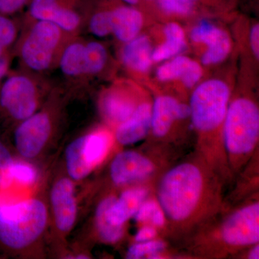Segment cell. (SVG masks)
Wrapping results in <instances>:
<instances>
[{
  "label": "cell",
  "mask_w": 259,
  "mask_h": 259,
  "mask_svg": "<svg viewBox=\"0 0 259 259\" xmlns=\"http://www.w3.org/2000/svg\"><path fill=\"white\" fill-rule=\"evenodd\" d=\"M73 36L55 24L25 17L13 56L20 68L45 75L57 69L61 54Z\"/></svg>",
  "instance_id": "6da1fadb"
},
{
  "label": "cell",
  "mask_w": 259,
  "mask_h": 259,
  "mask_svg": "<svg viewBox=\"0 0 259 259\" xmlns=\"http://www.w3.org/2000/svg\"><path fill=\"white\" fill-rule=\"evenodd\" d=\"M49 221L47 204L35 196L0 201V245L10 253L30 250L42 239Z\"/></svg>",
  "instance_id": "7a4b0ae2"
},
{
  "label": "cell",
  "mask_w": 259,
  "mask_h": 259,
  "mask_svg": "<svg viewBox=\"0 0 259 259\" xmlns=\"http://www.w3.org/2000/svg\"><path fill=\"white\" fill-rule=\"evenodd\" d=\"M68 94L54 87L37 111L17 124L14 142L17 152L25 160L38 157L59 132Z\"/></svg>",
  "instance_id": "3957f363"
},
{
  "label": "cell",
  "mask_w": 259,
  "mask_h": 259,
  "mask_svg": "<svg viewBox=\"0 0 259 259\" xmlns=\"http://www.w3.org/2000/svg\"><path fill=\"white\" fill-rule=\"evenodd\" d=\"M54 87L45 75L10 69L0 88V115L16 125L40 108Z\"/></svg>",
  "instance_id": "277c9868"
},
{
  "label": "cell",
  "mask_w": 259,
  "mask_h": 259,
  "mask_svg": "<svg viewBox=\"0 0 259 259\" xmlns=\"http://www.w3.org/2000/svg\"><path fill=\"white\" fill-rule=\"evenodd\" d=\"M203 188L197 166L184 163L168 172L158 187V200L163 212L175 221H185L198 204Z\"/></svg>",
  "instance_id": "5b68a950"
},
{
  "label": "cell",
  "mask_w": 259,
  "mask_h": 259,
  "mask_svg": "<svg viewBox=\"0 0 259 259\" xmlns=\"http://www.w3.org/2000/svg\"><path fill=\"white\" fill-rule=\"evenodd\" d=\"M109 61L107 48L102 42L74 35L61 54L57 69L70 89L83 88L90 80L106 69Z\"/></svg>",
  "instance_id": "8992f818"
},
{
  "label": "cell",
  "mask_w": 259,
  "mask_h": 259,
  "mask_svg": "<svg viewBox=\"0 0 259 259\" xmlns=\"http://www.w3.org/2000/svg\"><path fill=\"white\" fill-rule=\"evenodd\" d=\"M113 143L112 135L97 127L70 143L65 151L68 176L74 182L84 180L107 157Z\"/></svg>",
  "instance_id": "52a82bcc"
},
{
  "label": "cell",
  "mask_w": 259,
  "mask_h": 259,
  "mask_svg": "<svg viewBox=\"0 0 259 259\" xmlns=\"http://www.w3.org/2000/svg\"><path fill=\"white\" fill-rule=\"evenodd\" d=\"M224 137L227 149L233 154L250 152L259 134L258 107L248 99H237L227 110Z\"/></svg>",
  "instance_id": "ba28073f"
},
{
  "label": "cell",
  "mask_w": 259,
  "mask_h": 259,
  "mask_svg": "<svg viewBox=\"0 0 259 259\" xmlns=\"http://www.w3.org/2000/svg\"><path fill=\"white\" fill-rule=\"evenodd\" d=\"M230 89L224 81L209 79L194 90L190 101L191 116L196 128L210 131L226 117Z\"/></svg>",
  "instance_id": "9c48e42d"
},
{
  "label": "cell",
  "mask_w": 259,
  "mask_h": 259,
  "mask_svg": "<svg viewBox=\"0 0 259 259\" xmlns=\"http://www.w3.org/2000/svg\"><path fill=\"white\" fill-rule=\"evenodd\" d=\"M85 0H30L25 17L45 20L72 35L84 30Z\"/></svg>",
  "instance_id": "30bf717a"
},
{
  "label": "cell",
  "mask_w": 259,
  "mask_h": 259,
  "mask_svg": "<svg viewBox=\"0 0 259 259\" xmlns=\"http://www.w3.org/2000/svg\"><path fill=\"white\" fill-rule=\"evenodd\" d=\"M50 204L56 231L61 236H67L74 228L78 215L74 181L69 177L58 179L51 189Z\"/></svg>",
  "instance_id": "8fae6325"
},
{
  "label": "cell",
  "mask_w": 259,
  "mask_h": 259,
  "mask_svg": "<svg viewBox=\"0 0 259 259\" xmlns=\"http://www.w3.org/2000/svg\"><path fill=\"white\" fill-rule=\"evenodd\" d=\"M131 87L125 81H115L99 97V110L110 125L118 126L132 115L137 107Z\"/></svg>",
  "instance_id": "7c38bea8"
},
{
  "label": "cell",
  "mask_w": 259,
  "mask_h": 259,
  "mask_svg": "<svg viewBox=\"0 0 259 259\" xmlns=\"http://www.w3.org/2000/svg\"><path fill=\"white\" fill-rule=\"evenodd\" d=\"M223 240L232 245L255 244L259 241V204L247 206L234 213L224 223Z\"/></svg>",
  "instance_id": "4fadbf2b"
},
{
  "label": "cell",
  "mask_w": 259,
  "mask_h": 259,
  "mask_svg": "<svg viewBox=\"0 0 259 259\" xmlns=\"http://www.w3.org/2000/svg\"><path fill=\"white\" fill-rule=\"evenodd\" d=\"M154 170L152 162L135 151L116 155L110 166V177L116 185H125L142 180Z\"/></svg>",
  "instance_id": "5bb4252c"
},
{
  "label": "cell",
  "mask_w": 259,
  "mask_h": 259,
  "mask_svg": "<svg viewBox=\"0 0 259 259\" xmlns=\"http://www.w3.org/2000/svg\"><path fill=\"white\" fill-rule=\"evenodd\" d=\"M190 115V107L188 105L179 103L171 97H158L151 108V127L153 134L158 137L164 136L174 121L187 118Z\"/></svg>",
  "instance_id": "9a60e30c"
},
{
  "label": "cell",
  "mask_w": 259,
  "mask_h": 259,
  "mask_svg": "<svg viewBox=\"0 0 259 259\" xmlns=\"http://www.w3.org/2000/svg\"><path fill=\"white\" fill-rule=\"evenodd\" d=\"M153 48L148 37L139 35L122 44L119 56L122 66L130 72L144 74L152 65Z\"/></svg>",
  "instance_id": "2e32d148"
},
{
  "label": "cell",
  "mask_w": 259,
  "mask_h": 259,
  "mask_svg": "<svg viewBox=\"0 0 259 259\" xmlns=\"http://www.w3.org/2000/svg\"><path fill=\"white\" fill-rule=\"evenodd\" d=\"M202 69L197 61L185 56H177L162 64L156 71L161 81L180 79L187 88H192L200 80Z\"/></svg>",
  "instance_id": "e0dca14e"
},
{
  "label": "cell",
  "mask_w": 259,
  "mask_h": 259,
  "mask_svg": "<svg viewBox=\"0 0 259 259\" xmlns=\"http://www.w3.org/2000/svg\"><path fill=\"white\" fill-rule=\"evenodd\" d=\"M110 18L112 34L121 44L139 35L144 25L142 13L131 5L110 8Z\"/></svg>",
  "instance_id": "ac0fdd59"
},
{
  "label": "cell",
  "mask_w": 259,
  "mask_h": 259,
  "mask_svg": "<svg viewBox=\"0 0 259 259\" xmlns=\"http://www.w3.org/2000/svg\"><path fill=\"white\" fill-rule=\"evenodd\" d=\"M151 108L148 103L137 105L132 115L116 127V141L125 146L144 139L151 127Z\"/></svg>",
  "instance_id": "d6986e66"
},
{
  "label": "cell",
  "mask_w": 259,
  "mask_h": 259,
  "mask_svg": "<svg viewBox=\"0 0 259 259\" xmlns=\"http://www.w3.org/2000/svg\"><path fill=\"white\" fill-rule=\"evenodd\" d=\"M147 195L148 191L144 188L125 190L107 210V219L113 226H123L130 218L134 217Z\"/></svg>",
  "instance_id": "ffe728a7"
},
{
  "label": "cell",
  "mask_w": 259,
  "mask_h": 259,
  "mask_svg": "<svg viewBox=\"0 0 259 259\" xmlns=\"http://www.w3.org/2000/svg\"><path fill=\"white\" fill-rule=\"evenodd\" d=\"M163 32L166 40L153 50L152 60L154 62L169 60L184 52L187 48L185 32L179 24H167Z\"/></svg>",
  "instance_id": "44dd1931"
},
{
  "label": "cell",
  "mask_w": 259,
  "mask_h": 259,
  "mask_svg": "<svg viewBox=\"0 0 259 259\" xmlns=\"http://www.w3.org/2000/svg\"><path fill=\"white\" fill-rule=\"evenodd\" d=\"M115 199L113 196H110L102 199L95 212V226L97 234L102 241L108 243H117L124 235V227L113 226L107 218V210Z\"/></svg>",
  "instance_id": "7402d4cb"
},
{
  "label": "cell",
  "mask_w": 259,
  "mask_h": 259,
  "mask_svg": "<svg viewBox=\"0 0 259 259\" xmlns=\"http://www.w3.org/2000/svg\"><path fill=\"white\" fill-rule=\"evenodd\" d=\"M21 24L22 21L15 20L12 15L0 13V58L13 53Z\"/></svg>",
  "instance_id": "603a6c76"
},
{
  "label": "cell",
  "mask_w": 259,
  "mask_h": 259,
  "mask_svg": "<svg viewBox=\"0 0 259 259\" xmlns=\"http://www.w3.org/2000/svg\"><path fill=\"white\" fill-rule=\"evenodd\" d=\"M231 50V38L226 32L222 36L207 45L201 61L205 66L219 64L228 57Z\"/></svg>",
  "instance_id": "cb8c5ba5"
},
{
  "label": "cell",
  "mask_w": 259,
  "mask_h": 259,
  "mask_svg": "<svg viewBox=\"0 0 259 259\" xmlns=\"http://www.w3.org/2000/svg\"><path fill=\"white\" fill-rule=\"evenodd\" d=\"M225 32L226 31L222 29L218 28L213 24L204 20L192 29L190 37L194 42L197 44H204L207 46L210 42L222 36Z\"/></svg>",
  "instance_id": "d4e9b609"
},
{
  "label": "cell",
  "mask_w": 259,
  "mask_h": 259,
  "mask_svg": "<svg viewBox=\"0 0 259 259\" xmlns=\"http://www.w3.org/2000/svg\"><path fill=\"white\" fill-rule=\"evenodd\" d=\"M134 219L137 222H146L151 221L157 226H162L164 224V214L161 207L153 201L144 202L134 214Z\"/></svg>",
  "instance_id": "484cf974"
},
{
  "label": "cell",
  "mask_w": 259,
  "mask_h": 259,
  "mask_svg": "<svg viewBox=\"0 0 259 259\" xmlns=\"http://www.w3.org/2000/svg\"><path fill=\"white\" fill-rule=\"evenodd\" d=\"M164 248V243L161 241L141 242L130 247L126 256L127 258L137 259L142 258L146 255H156Z\"/></svg>",
  "instance_id": "4316f807"
},
{
  "label": "cell",
  "mask_w": 259,
  "mask_h": 259,
  "mask_svg": "<svg viewBox=\"0 0 259 259\" xmlns=\"http://www.w3.org/2000/svg\"><path fill=\"white\" fill-rule=\"evenodd\" d=\"M160 8L171 15H187L193 9L192 0H158Z\"/></svg>",
  "instance_id": "83f0119b"
},
{
  "label": "cell",
  "mask_w": 259,
  "mask_h": 259,
  "mask_svg": "<svg viewBox=\"0 0 259 259\" xmlns=\"http://www.w3.org/2000/svg\"><path fill=\"white\" fill-rule=\"evenodd\" d=\"M30 0H0V13L12 15L28 6Z\"/></svg>",
  "instance_id": "f1b7e54d"
},
{
  "label": "cell",
  "mask_w": 259,
  "mask_h": 259,
  "mask_svg": "<svg viewBox=\"0 0 259 259\" xmlns=\"http://www.w3.org/2000/svg\"><path fill=\"white\" fill-rule=\"evenodd\" d=\"M14 158L9 148L0 140V184Z\"/></svg>",
  "instance_id": "f546056e"
},
{
  "label": "cell",
  "mask_w": 259,
  "mask_h": 259,
  "mask_svg": "<svg viewBox=\"0 0 259 259\" xmlns=\"http://www.w3.org/2000/svg\"><path fill=\"white\" fill-rule=\"evenodd\" d=\"M14 56L13 53L8 54V55L4 56V57L0 58V88H1L2 83L4 81L5 78L10 71L11 67L12 61H13Z\"/></svg>",
  "instance_id": "4dcf8cb0"
},
{
  "label": "cell",
  "mask_w": 259,
  "mask_h": 259,
  "mask_svg": "<svg viewBox=\"0 0 259 259\" xmlns=\"http://www.w3.org/2000/svg\"><path fill=\"white\" fill-rule=\"evenodd\" d=\"M250 42L252 51L257 59L259 58V25L255 24L250 32Z\"/></svg>",
  "instance_id": "1f68e13d"
},
{
  "label": "cell",
  "mask_w": 259,
  "mask_h": 259,
  "mask_svg": "<svg viewBox=\"0 0 259 259\" xmlns=\"http://www.w3.org/2000/svg\"><path fill=\"white\" fill-rule=\"evenodd\" d=\"M156 236V232L154 228H151V227H144L138 232L135 237V240L138 243H141V242L151 241Z\"/></svg>",
  "instance_id": "d6a6232c"
},
{
  "label": "cell",
  "mask_w": 259,
  "mask_h": 259,
  "mask_svg": "<svg viewBox=\"0 0 259 259\" xmlns=\"http://www.w3.org/2000/svg\"><path fill=\"white\" fill-rule=\"evenodd\" d=\"M248 258L250 259H258L259 258V247L257 245L251 250H250Z\"/></svg>",
  "instance_id": "836d02e7"
},
{
  "label": "cell",
  "mask_w": 259,
  "mask_h": 259,
  "mask_svg": "<svg viewBox=\"0 0 259 259\" xmlns=\"http://www.w3.org/2000/svg\"><path fill=\"white\" fill-rule=\"evenodd\" d=\"M121 1L124 2L126 4L134 6L139 3V0H121Z\"/></svg>",
  "instance_id": "e575fe53"
},
{
  "label": "cell",
  "mask_w": 259,
  "mask_h": 259,
  "mask_svg": "<svg viewBox=\"0 0 259 259\" xmlns=\"http://www.w3.org/2000/svg\"><path fill=\"white\" fill-rule=\"evenodd\" d=\"M192 2L194 1V0H192Z\"/></svg>",
  "instance_id": "d590c367"
}]
</instances>
